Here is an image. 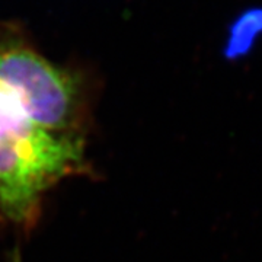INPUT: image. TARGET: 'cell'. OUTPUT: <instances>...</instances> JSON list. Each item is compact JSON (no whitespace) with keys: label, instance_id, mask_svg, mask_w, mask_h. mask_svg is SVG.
I'll list each match as a JSON object with an SVG mask.
<instances>
[{"label":"cell","instance_id":"obj_1","mask_svg":"<svg viewBox=\"0 0 262 262\" xmlns=\"http://www.w3.org/2000/svg\"><path fill=\"white\" fill-rule=\"evenodd\" d=\"M82 141L39 128L0 84V213L32 222L48 188L83 169Z\"/></svg>","mask_w":262,"mask_h":262},{"label":"cell","instance_id":"obj_2","mask_svg":"<svg viewBox=\"0 0 262 262\" xmlns=\"http://www.w3.org/2000/svg\"><path fill=\"white\" fill-rule=\"evenodd\" d=\"M0 84L39 128L82 141V79L46 58L10 24H0Z\"/></svg>","mask_w":262,"mask_h":262},{"label":"cell","instance_id":"obj_3","mask_svg":"<svg viewBox=\"0 0 262 262\" xmlns=\"http://www.w3.org/2000/svg\"><path fill=\"white\" fill-rule=\"evenodd\" d=\"M262 34V10H248L230 28L227 42V56L236 57L245 54L256 37Z\"/></svg>","mask_w":262,"mask_h":262},{"label":"cell","instance_id":"obj_4","mask_svg":"<svg viewBox=\"0 0 262 262\" xmlns=\"http://www.w3.org/2000/svg\"><path fill=\"white\" fill-rule=\"evenodd\" d=\"M12 262H22V259H20V255H19L18 251L13 253V259H12Z\"/></svg>","mask_w":262,"mask_h":262}]
</instances>
